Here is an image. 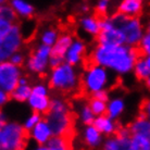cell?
<instances>
[{
  "label": "cell",
  "mask_w": 150,
  "mask_h": 150,
  "mask_svg": "<svg viewBox=\"0 0 150 150\" xmlns=\"http://www.w3.org/2000/svg\"><path fill=\"white\" fill-rule=\"evenodd\" d=\"M94 125L95 127L97 128L105 137L115 135L121 126L120 124L117 123V121L111 119L107 114L101 116H97L94 122Z\"/></svg>",
  "instance_id": "cell-19"
},
{
  "label": "cell",
  "mask_w": 150,
  "mask_h": 150,
  "mask_svg": "<svg viewBox=\"0 0 150 150\" xmlns=\"http://www.w3.org/2000/svg\"><path fill=\"white\" fill-rule=\"evenodd\" d=\"M110 18L114 27L124 36L125 45L138 48L140 41L146 35L145 23L142 18H128L117 11L110 13Z\"/></svg>",
  "instance_id": "cell-4"
},
{
  "label": "cell",
  "mask_w": 150,
  "mask_h": 150,
  "mask_svg": "<svg viewBox=\"0 0 150 150\" xmlns=\"http://www.w3.org/2000/svg\"><path fill=\"white\" fill-rule=\"evenodd\" d=\"M110 8H111V2L108 0H98L95 4V10L98 16H105L109 15Z\"/></svg>",
  "instance_id": "cell-32"
},
{
  "label": "cell",
  "mask_w": 150,
  "mask_h": 150,
  "mask_svg": "<svg viewBox=\"0 0 150 150\" xmlns=\"http://www.w3.org/2000/svg\"><path fill=\"white\" fill-rule=\"evenodd\" d=\"M146 61H147V64H148V67H149V70H150V57L146 58Z\"/></svg>",
  "instance_id": "cell-43"
},
{
  "label": "cell",
  "mask_w": 150,
  "mask_h": 150,
  "mask_svg": "<svg viewBox=\"0 0 150 150\" xmlns=\"http://www.w3.org/2000/svg\"><path fill=\"white\" fill-rule=\"evenodd\" d=\"M145 9L142 0H122L116 4V11L128 18H140Z\"/></svg>",
  "instance_id": "cell-14"
},
{
  "label": "cell",
  "mask_w": 150,
  "mask_h": 150,
  "mask_svg": "<svg viewBox=\"0 0 150 150\" xmlns=\"http://www.w3.org/2000/svg\"><path fill=\"white\" fill-rule=\"evenodd\" d=\"M81 11H82L83 15L85 14H89V11H90V7L88 6L87 4H84L81 6Z\"/></svg>",
  "instance_id": "cell-39"
},
{
  "label": "cell",
  "mask_w": 150,
  "mask_h": 150,
  "mask_svg": "<svg viewBox=\"0 0 150 150\" xmlns=\"http://www.w3.org/2000/svg\"><path fill=\"white\" fill-rule=\"evenodd\" d=\"M90 98H94V99H98V100H102V101L108 102L110 99L109 90H102V91H98L96 94H94Z\"/></svg>",
  "instance_id": "cell-37"
},
{
  "label": "cell",
  "mask_w": 150,
  "mask_h": 150,
  "mask_svg": "<svg viewBox=\"0 0 150 150\" xmlns=\"http://www.w3.org/2000/svg\"><path fill=\"white\" fill-rule=\"evenodd\" d=\"M126 103L123 97L121 96H114L110 97L108 101V108H107V115L111 119L117 121L125 111Z\"/></svg>",
  "instance_id": "cell-23"
},
{
  "label": "cell",
  "mask_w": 150,
  "mask_h": 150,
  "mask_svg": "<svg viewBox=\"0 0 150 150\" xmlns=\"http://www.w3.org/2000/svg\"><path fill=\"white\" fill-rule=\"evenodd\" d=\"M13 26H14V24L4 21V20H0V38L4 37L6 35L9 34Z\"/></svg>",
  "instance_id": "cell-35"
},
{
  "label": "cell",
  "mask_w": 150,
  "mask_h": 150,
  "mask_svg": "<svg viewBox=\"0 0 150 150\" xmlns=\"http://www.w3.org/2000/svg\"><path fill=\"white\" fill-rule=\"evenodd\" d=\"M82 138L84 144L89 149H98V148L100 149L105 137L95 127V125L93 124V125L84 126L82 131Z\"/></svg>",
  "instance_id": "cell-15"
},
{
  "label": "cell",
  "mask_w": 150,
  "mask_h": 150,
  "mask_svg": "<svg viewBox=\"0 0 150 150\" xmlns=\"http://www.w3.org/2000/svg\"><path fill=\"white\" fill-rule=\"evenodd\" d=\"M8 121H9L8 120V115L4 112V111H1V113H0V125H1V124L7 123Z\"/></svg>",
  "instance_id": "cell-40"
},
{
  "label": "cell",
  "mask_w": 150,
  "mask_h": 150,
  "mask_svg": "<svg viewBox=\"0 0 150 150\" xmlns=\"http://www.w3.org/2000/svg\"><path fill=\"white\" fill-rule=\"evenodd\" d=\"M10 99H11L10 94H8V93H6L4 90H0V105L1 107L7 105L8 102L10 101Z\"/></svg>",
  "instance_id": "cell-38"
},
{
  "label": "cell",
  "mask_w": 150,
  "mask_h": 150,
  "mask_svg": "<svg viewBox=\"0 0 150 150\" xmlns=\"http://www.w3.org/2000/svg\"><path fill=\"white\" fill-rule=\"evenodd\" d=\"M112 73L109 70L97 64L88 63L81 76V88L85 94L91 97L98 91L108 90V88L112 85Z\"/></svg>",
  "instance_id": "cell-5"
},
{
  "label": "cell",
  "mask_w": 150,
  "mask_h": 150,
  "mask_svg": "<svg viewBox=\"0 0 150 150\" xmlns=\"http://www.w3.org/2000/svg\"><path fill=\"white\" fill-rule=\"evenodd\" d=\"M87 56V45L85 40L81 38H75L73 44L71 45L70 49L64 57V62L71 64L75 68L83 64L86 60Z\"/></svg>",
  "instance_id": "cell-10"
},
{
  "label": "cell",
  "mask_w": 150,
  "mask_h": 150,
  "mask_svg": "<svg viewBox=\"0 0 150 150\" xmlns=\"http://www.w3.org/2000/svg\"><path fill=\"white\" fill-rule=\"evenodd\" d=\"M32 88H33V85H30V77L27 75H23L22 79H20L18 87L10 94L11 100H14L16 102H26L27 103L30 95H32Z\"/></svg>",
  "instance_id": "cell-20"
},
{
  "label": "cell",
  "mask_w": 150,
  "mask_h": 150,
  "mask_svg": "<svg viewBox=\"0 0 150 150\" xmlns=\"http://www.w3.org/2000/svg\"><path fill=\"white\" fill-rule=\"evenodd\" d=\"M27 60V56L25 52H23L22 50L19 51V52H15L13 56L10 58V62L13 63L14 65L19 67V68H22V67H25V63H26Z\"/></svg>",
  "instance_id": "cell-34"
},
{
  "label": "cell",
  "mask_w": 150,
  "mask_h": 150,
  "mask_svg": "<svg viewBox=\"0 0 150 150\" xmlns=\"http://www.w3.org/2000/svg\"><path fill=\"white\" fill-rule=\"evenodd\" d=\"M138 50L140 54L145 58L150 57V35L146 34L144 36L143 40L140 41V44L138 46Z\"/></svg>",
  "instance_id": "cell-33"
},
{
  "label": "cell",
  "mask_w": 150,
  "mask_h": 150,
  "mask_svg": "<svg viewBox=\"0 0 150 150\" xmlns=\"http://www.w3.org/2000/svg\"><path fill=\"white\" fill-rule=\"evenodd\" d=\"M145 85H146L147 88H148V89L150 90V76H149V77H148V79H147L146 82H145Z\"/></svg>",
  "instance_id": "cell-42"
},
{
  "label": "cell",
  "mask_w": 150,
  "mask_h": 150,
  "mask_svg": "<svg viewBox=\"0 0 150 150\" xmlns=\"http://www.w3.org/2000/svg\"><path fill=\"white\" fill-rule=\"evenodd\" d=\"M145 28H146V34L150 35V15L145 21Z\"/></svg>",
  "instance_id": "cell-41"
},
{
  "label": "cell",
  "mask_w": 150,
  "mask_h": 150,
  "mask_svg": "<svg viewBox=\"0 0 150 150\" xmlns=\"http://www.w3.org/2000/svg\"><path fill=\"white\" fill-rule=\"evenodd\" d=\"M79 28L91 37H97L101 32L100 18L97 14H85L79 19Z\"/></svg>",
  "instance_id": "cell-12"
},
{
  "label": "cell",
  "mask_w": 150,
  "mask_h": 150,
  "mask_svg": "<svg viewBox=\"0 0 150 150\" xmlns=\"http://www.w3.org/2000/svg\"><path fill=\"white\" fill-rule=\"evenodd\" d=\"M74 39L75 37L73 36V34L69 33V32L61 33L59 39L57 40V42L52 47V56L64 59V57L68 52V50L70 49L71 45L73 44Z\"/></svg>",
  "instance_id": "cell-21"
},
{
  "label": "cell",
  "mask_w": 150,
  "mask_h": 150,
  "mask_svg": "<svg viewBox=\"0 0 150 150\" xmlns=\"http://www.w3.org/2000/svg\"><path fill=\"white\" fill-rule=\"evenodd\" d=\"M28 136L30 140L36 144V146H46L52 139L53 133L50 125L44 119L28 133Z\"/></svg>",
  "instance_id": "cell-11"
},
{
  "label": "cell",
  "mask_w": 150,
  "mask_h": 150,
  "mask_svg": "<svg viewBox=\"0 0 150 150\" xmlns=\"http://www.w3.org/2000/svg\"><path fill=\"white\" fill-rule=\"evenodd\" d=\"M139 113H142L145 117H147L150 121V98L143 100L140 108H139Z\"/></svg>",
  "instance_id": "cell-36"
},
{
  "label": "cell",
  "mask_w": 150,
  "mask_h": 150,
  "mask_svg": "<svg viewBox=\"0 0 150 150\" xmlns=\"http://www.w3.org/2000/svg\"><path fill=\"white\" fill-rule=\"evenodd\" d=\"M128 129L131 132V135L143 136L145 138L150 139V121L139 113L135 116V119L129 122L127 125Z\"/></svg>",
  "instance_id": "cell-18"
},
{
  "label": "cell",
  "mask_w": 150,
  "mask_h": 150,
  "mask_svg": "<svg viewBox=\"0 0 150 150\" xmlns=\"http://www.w3.org/2000/svg\"><path fill=\"white\" fill-rule=\"evenodd\" d=\"M48 150H72L71 138L53 136L52 139L47 145Z\"/></svg>",
  "instance_id": "cell-28"
},
{
  "label": "cell",
  "mask_w": 150,
  "mask_h": 150,
  "mask_svg": "<svg viewBox=\"0 0 150 150\" xmlns=\"http://www.w3.org/2000/svg\"><path fill=\"white\" fill-rule=\"evenodd\" d=\"M96 45L100 46H122L125 45V39L119 30L115 27L109 30H101L100 34L96 37Z\"/></svg>",
  "instance_id": "cell-17"
},
{
  "label": "cell",
  "mask_w": 150,
  "mask_h": 150,
  "mask_svg": "<svg viewBox=\"0 0 150 150\" xmlns=\"http://www.w3.org/2000/svg\"><path fill=\"white\" fill-rule=\"evenodd\" d=\"M9 4L14 9L19 19L30 20L35 15V7L26 0H10Z\"/></svg>",
  "instance_id": "cell-22"
},
{
  "label": "cell",
  "mask_w": 150,
  "mask_h": 150,
  "mask_svg": "<svg viewBox=\"0 0 150 150\" xmlns=\"http://www.w3.org/2000/svg\"><path fill=\"white\" fill-rule=\"evenodd\" d=\"M28 139V132L16 121L0 125V150H25Z\"/></svg>",
  "instance_id": "cell-6"
},
{
  "label": "cell",
  "mask_w": 150,
  "mask_h": 150,
  "mask_svg": "<svg viewBox=\"0 0 150 150\" xmlns=\"http://www.w3.org/2000/svg\"><path fill=\"white\" fill-rule=\"evenodd\" d=\"M133 74L135 76V79L139 82H146L147 79L150 76V70L149 67L147 64L146 58L145 57H140L138 60L136 61L134 70H133Z\"/></svg>",
  "instance_id": "cell-26"
},
{
  "label": "cell",
  "mask_w": 150,
  "mask_h": 150,
  "mask_svg": "<svg viewBox=\"0 0 150 150\" xmlns=\"http://www.w3.org/2000/svg\"><path fill=\"white\" fill-rule=\"evenodd\" d=\"M0 20H4L8 22L12 23V24H16L18 23V15L15 13L14 9L10 6L9 1L4 2V0L0 2Z\"/></svg>",
  "instance_id": "cell-27"
},
{
  "label": "cell",
  "mask_w": 150,
  "mask_h": 150,
  "mask_svg": "<svg viewBox=\"0 0 150 150\" xmlns=\"http://www.w3.org/2000/svg\"><path fill=\"white\" fill-rule=\"evenodd\" d=\"M51 98L50 95H41L32 93L27 105L30 108L32 112H36L40 115L45 116L50 110L51 105Z\"/></svg>",
  "instance_id": "cell-13"
},
{
  "label": "cell",
  "mask_w": 150,
  "mask_h": 150,
  "mask_svg": "<svg viewBox=\"0 0 150 150\" xmlns=\"http://www.w3.org/2000/svg\"><path fill=\"white\" fill-rule=\"evenodd\" d=\"M81 76L77 68L64 62L60 67L51 69L47 79L49 87L57 93L74 94L82 86Z\"/></svg>",
  "instance_id": "cell-3"
},
{
  "label": "cell",
  "mask_w": 150,
  "mask_h": 150,
  "mask_svg": "<svg viewBox=\"0 0 150 150\" xmlns=\"http://www.w3.org/2000/svg\"><path fill=\"white\" fill-rule=\"evenodd\" d=\"M142 57L138 48L122 46L96 45L88 54L89 63L100 65L111 73L124 76L133 72L136 61Z\"/></svg>",
  "instance_id": "cell-1"
},
{
  "label": "cell",
  "mask_w": 150,
  "mask_h": 150,
  "mask_svg": "<svg viewBox=\"0 0 150 150\" xmlns=\"http://www.w3.org/2000/svg\"><path fill=\"white\" fill-rule=\"evenodd\" d=\"M52 129L53 136L71 138L74 131V115L69 102L60 97L53 96L49 112L44 116Z\"/></svg>",
  "instance_id": "cell-2"
},
{
  "label": "cell",
  "mask_w": 150,
  "mask_h": 150,
  "mask_svg": "<svg viewBox=\"0 0 150 150\" xmlns=\"http://www.w3.org/2000/svg\"><path fill=\"white\" fill-rule=\"evenodd\" d=\"M42 120H44V116L42 115H40V114H38V113H36V112H30V114L25 117L24 122L22 123L23 127L30 133V132L32 131L38 123H40Z\"/></svg>",
  "instance_id": "cell-30"
},
{
  "label": "cell",
  "mask_w": 150,
  "mask_h": 150,
  "mask_svg": "<svg viewBox=\"0 0 150 150\" xmlns=\"http://www.w3.org/2000/svg\"><path fill=\"white\" fill-rule=\"evenodd\" d=\"M88 105H89L90 109H91V111L94 112V114L96 116H101L107 114L108 102L98 100V99H94V98H89Z\"/></svg>",
  "instance_id": "cell-29"
},
{
  "label": "cell",
  "mask_w": 150,
  "mask_h": 150,
  "mask_svg": "<svg viewBox=\"0 0 150 150\" xmlns=\"http://www.w3.org/2000/svg\"><path fill=\"white\" fill-rule=\"evenodd\" d=\"M24 45V33L19 23L14 24L8 35L0 38V62L9 61L15 52L21 51Z\"/></svg>",
  "instance_id": "cell-8"
},
{
  "label": "cell",
  "mask_w": 150,
  "mask_h": 150,
  "mask_svg": "<svg viewBox=\"0 0 150 150\" xmlns=\"http://www.w3.org/2000/svg\"><path fill=\"white\" fill-rule=\"evenodd\" d=\"M100 150H132V136L115 134L105 137Z\"/></svg>",
  "instance_id": "cell-16"
},
{
  "label": "cell",
  "mask_w": 150,
  "mask_h": 150,
  "mask_svg": "<svg viewBox=\"0 0 150 150\" xmlns=\"http://www.w3.org/2000/svg\"><path fill=\"white\" fill-rule=\"evenodd\" d=\"M23 75L22 68L16 67L10 61L0 62V90L11 94L18 87Z\"/></svg>",
  "instance_id": "cell-9"
},
{
  "label": "cell",
  "mask_w": 150,
  "mask_h": 150,
  "mask_svg": "<svg viewBox=\"0 0 150 150\" xmlns=\"http://www.w3.org/2000/svg\"><path fill=\"white\" fill-rule=\"evenodd\" d=\"M77 117L84 126H88V125L94 124L97 116L95 115L94 112L91 111L88 102H83L77 108Z\"/></svg>",
  "instance_id": "cell-25"
},
{
  "label": "cell",
  "mask_w": 150,
  "mask_h": 150,
  "mask_svg": "<svg viewBox=\"0 0 150 150\" xmlns=\"http://www.w3.org/2000/svg\"><path fill=\"white\" fill-rule=\"evenodd\" d=\"M51 57H52V48L38 42L27 56V60L24 68L30 74L39 75V76L48 74L50 71L49 61Z\"/></svg>",
  "instance_id": "cell-7"
},
{
  "label": "cell",
  "mask_w": 150,
  "mask_h": 150,
  "mask_svg": "<svg viewBox=\"0 0 150 150\" xmlns=\"http://www.w3.org/2000/svg\"><path fill=\"white\" fill-rule=\"evenodd\" d=\"M61 33L59 32V30L54 26H51V25H48V26L41 28L40 32H39V44L41 45L48 46V47H51L52 48L53 45L57 42V40L59 39Z\"/></svg>",
  "instance_id": "cell-24"
},
{
  "label": "cell",
  "mask_w": 150,
  "mask_h": 150,
  "mask_svg": "<svg viewBox=\"0 0 150 150\" xmlns=\"http://www.w3.org/2000/svg\"><path fill=\"white\" fill-rule=\"evenodd\" d=\"M132 150H150V139L143 136H132Z\"/></svg>",
  "instance_id": "cell-31"
}]
</instances>
